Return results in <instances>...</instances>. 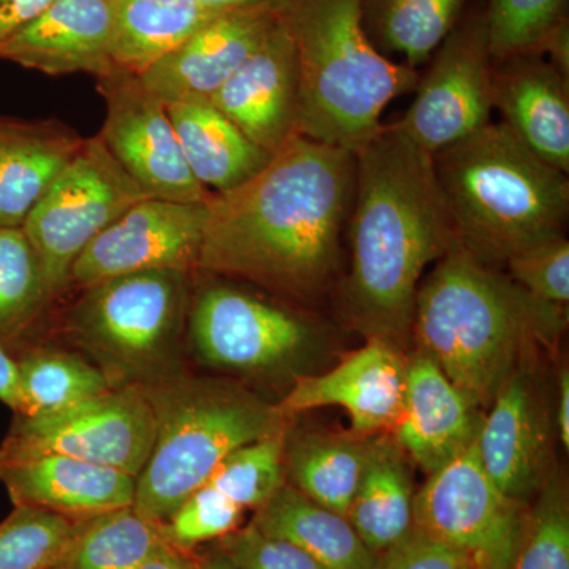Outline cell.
Here are the masks:
<instances>
[{"label": "cell", "mask_w": 569, "mask_h": 569, "mask_svg": "<svg viewBox=\"0 0 569 569\" xmlns=\"http://www.w3.org/2000/svg\"><path fill=\"white\" fill-rule=\"evenodd\" d=\"M505 266L508 276L533 298L568 306L569 242L565 234L512 254Z\"/></svg>", "instance_id": "38"}, {"label": "cell", "mask_w": 569, "mask_h": 569, "mask_svg": "<svg viewBox=\"0 0 569 569\" xmlns=\"http://www.w3.org/2000/svg\"><path fill=\"white\" fill-rule=\"evenodd\" d=\"M433 171L458 244L500 269L512 254L563 236L569 179L535 156L503 122L433 153Z\"/></svg>", "instance_id": "4"}, {"label": "cell", "mask_w": 569, "mask_h": 569, "mask_svg": "<svg viewBox=\"0 0 569 569\" xmlns=\"http://www.w3.org/2000/svg\"><path fill=\"white\" fill-rule=\"evenodd\" d=\"M203 563H198L183 556L182 549L174 548V546L164 542L162 548L156 550L144 563H141L137 569H201Z\"/></svg>", "instance_id": "44"}, {"label": "cell", "mask_w": 569, "mask_h": 569, "mask_svg": "<svg viewBox=\"0 0 569 569\" xmlns=\"http://www.w3.org/2000/svg\"><path fill=\"white\" fill-rule=\"evenodd\" d=\"M111 0H52L0 51V59L51 77L116 69L110 54Z\"/></svg>", "instance_id": "21"}, {"label": "cell", "mask_w": 569, "mask_h": 569, "mask_svg": "<svg viewBox=\"0 0 569 569\" xmlns=\"http://www.w3.org/2000/svg\"><path fill=\"white\" fill-rule=\"evenodd\" d=\"M250 523L291 542L325 569H372L377 561L347 516L321 507L290 485L258 508Z\"/></svg>", "instance_id": "25"}, {"label": "cell", "mask_w": 569, "mask_h": 569, "mask_svg": "<svg viewBox=\"0 0 569 569\" xmlns=\"http://www.w3.org/2000/svg\"><path fill=\"white\" fill-rule=\"evenodd\" d=\"M356 156L295 134L263 170L208 203L198 268L310 302L342 263Z\"/></svg>", "instance_id": "1"}, {"label": "cell", "mask_w": 569, "mask_h": 569, "mask_svg": "<svg viewBox=\"0 0 569 569\" xmlns=\"http://www.w3.org/2000/svg\"><path fill=\"white\" fill-rule=\"evenodd\" d=\"M208 203L144 198L86 247L70 280L82 288L132 272L198 266Z\"/></svg>", "instance_id": "13"}, {"label": "cell", "mask_w": 569, "mask_h": 569, "mask_svg": "<svg viewBox=\"0 0 569 569\" xmlns=\"http://www.w3.org/2000/svg\"><path fill=\"white\" fill-rule=\"evenodd\" d=\"M144 198L102 138L84 140L21 227L39 261L43 295L59 293L86 247Z\"/></svg>", "instance_id": "7"}, {"label": "cell", "mask_w": 569, "mask_h": 569, "mask_svg": "<svg viewBox=\"0 0 569 569\" xmlns=\"http://www.w3.org/2000/svg\"><path fill=\"white\" fill-rule=\"evenodd\" d=\"M283 9L224 11L140 74L142 84L164 103L209 99L264 43Z\"/></svg>", "instance_id": "18"}, {"label": "cell", "mask_w": 569, "mask_h": 569, "mask_svg": "<svg viewBox=\"0 0 569 569\" xmlns=\"http://www.w3.org/2000/svg\"><path fill=\"white\" fill-rule=\"evenodd\" d=\"M282 433L236 449L204 485L242 509L263 507L284 485Z\"/></svg>", "instance_id": "35"}, {"label": "cell", "mask_w": 569, "mask_h": 569, "mask_svg": "<svg viewBox=\"0 0 569 569\" xmlns=\"http://www.w3.org/2000/svg\"><path fill=\"white\" fill-rule=\"evenodd\" d=\"M413 498L406 452L395 437L378 433L347 515L370 552L378 557L410 533Z\"/></svg>", "instance_id": "27"}, {"label": "cell", "mask_w": 569, "mask_h": 569, "mask_svg": "<svg viewBox=\"0 0 569 569\" xmlns=\"http://www.w3.org/2000/svg\"><path fill=\"white\" fill-rule=\"evenodd\" d=\"M99 92L107 107L99 137L146 197L178 203L211 200L213 193L183 159L167 103L140 77L114 69L99 78Z\"/></svg>", "instance_id": "11"}, {"label": "cell", "mask_w": 569, "mask_h": 569, "mask_svg": "<svg viewBox=\"0 0 569 569\" xmlns=\"http://www.w3.org/2000/svg\"><path fill=\"white\" fill-rule=\"evenodd\" d=\"M356 156L343 280L348 320L367 337L403 351L427 266L458 247L433 171L432 153L396 123L383 126Z\"/></svg>", "instance_id": "2"}, {"label": "cell", "mask_w": 569, "mask_h": 569, "mask_svg": "<svg viewBox=\"0 0 569 569\" xmlns=\"http://www.w3.org/2000/svg\"><path fill=\"white\" fill-rule=\"evenodd\" d=\"M20 369V407L24 418L47 417L110 391L107 377L80 359L37 355Z\"/></svg>", "instance_id": "31"}, {"label": "cell", "mask_w": 569, "mask_h": 569, "mask_svg": "<svg viewBox=\"0 0 569 569\" xmlns=\"http://www.w3.org/2000/svg\"><path fill=\"white\" fill-rule=\"evenodd\" d=\"M542 56L561 74L569 78V20L561 21L553 32L550 33L548 41H546L545 48H542Z\"/></svg>", "instance_id": "42"}, {"label": "cell", "mask_w": 569, "mask_h": 569, "mask_svg": "<svg viewBox=\"0 0 569 569\" xmlns=\"http://www.w3.org/2000/svg\"><path fill=\"white\" fill-rule=\"evenodd\" d=\"M482 418L440 367L415 351L407 358L402 411L391 436L429 477L477 440Z\"/></svg>", "instance_id": "19"}, {"label": "cell", "mask_w": 569, "mask_h": 569, "mask_svg": "<svg viewBox=\"0 0 569 569\" xmlns=\"http://www.w3.org/2000/svg\"><path fill=\"white\" fill-rule=\"evenodd\" d=\"M299 71L298 134L358 152L397 97L417 89L418 70L377 50L362 0H287Z\"/></svg>", "instance_id": "5"}, {"label": "cell", "mask_w": 569, "mask_h": 569, "mask_svg": "<svg viewBox=\"0 0 569 569\" xmlns=\"http://www.w3.org/2000/svg\"><path fill=\"white\" fill-rule=\"evenodd\" d=\"M157 419L137 388L107 391L47 417L22 418L0 449V462L63 456L137 478L151 456Z\"/></svg>", "instance_id": "8"}, {"label": "cell", "mask_w": 569, "mask_h": 569, "mask_svg": "<svg viewBox=\"0 0 569 569\" xmlns=\"http://www.w3.org/2000/svg\"><path fill=\"white\" fill-rule=\"evenodd\" d=\"M201 569H238L228 560V557L222 553V556L212 557L208 561H204L203 567Z\"/></svg>", "instance_id": "47"}, {"label": "cell", "mask_w": 569, "mask_h": 569, "mask_svg": "<svg viewBox=\"0 0 569 569\" xmlns=\"http://www.w3.org/2000/svg\"><path fill=\"white\" fill-rule=\"evenodd\" d=\"M222 13L194 0H111V61L140 77Z\"/></svg>", "instance_id": "26"}, {"label": "cell", "mask_w": 569, "mask_h": 569, "mask_svg": "<svg viewBox=\"0 0 569 569\" xmlns=\"http://www.w3.org/2000/svg\"><path fill=\"white\" fill-rule=\"evenodd\" d=\"M186 271L153 269L86 288L78 320L104 350L126 359L156 353L173 329Z\"/></svg>", "instance_id": "16"}, {"label": "cell", "mask_w": 569, "mask_h": 569, "mask_svg": "<svg viewBox=\"0 0 569 569\" xmlns=\"http://www.w3.org/2000/svg\"><path fill=\"white\" fill-rule=\"evenodd\" d=\"M157 429L133 509L162 523L236 449L282 433L274 407L231 389L189 387L151 400Z\"/></svg>", "instance_id": "6"}, {"label": "cell", "mask_w": 569, "mask_h": 569, "mask_svg": "<svg viewBox=\"0 0 569 569\" xmlns=\"http://www.w3.org/2000/svg\"><path fill=\"white\" fill-rule=\"evenodd\" d=\"M0 479L17 507L93 518L133 507L137 478L116 468L63 456L0 462Z\"/></svg>", "instance_id": "22"}, {"label": "cell", "mask_w": 569, "mask_h": 569, "mask_svg": "<svg viewBox=\"0 0 569 569\" xmlns=\"http://www.w3.org/2000/svg\"><path fill=\"white\" fill-rule=\"evenodd\" d=\"M194 2L211 9L228 11L250 9V7H284L287 0H194Z\"/></svg>", "instance_id": "46"}, {"label": "cell", "mask_w": 569, "mask_h": 569, "mask_svg": "<svg viewBox=\"0 0 569 569\" xmlns=\"http://www.w3.org/2000/svg\"><path fill=\"white\" fill-rule=\"evenodd\" d=\"M82 142L62 123L0 118V227H22Z\"/></svg>", "instance_id": "23"}, {"label": "cell", "mask_w": 569, "mask_h": 569, "mask_svg": "<svg viewBox=\"0 0 569 569\" xmlns=\"http://www.w3.org/2000/svg\"><path fill=\"white\" fill-rule=\"evenodd\" d=\"M41 295L39 261L24 231L0 227V326L20 320Z\"/></svg>", "instance_id": "37"}, {"label": "cell", "mask_w": 569, "mask_h": 569, "mask_svg": "<svg viewBox=\"0 0 569 569\" xmlns=\"http://www.w3.org/2000/svg\"><path fill=\"white\" fill-rule=\"evenodd\" d=\"M527 507L493 485L473 443L415 492L413 527L466 553L475 569H508Z\"/></svg>", "instance_id": "10"}, {"label": "cell", "mask_w": 569, "mask_h": 569, "mask_svg": "<svg viewBox=\"0 0 569 569\" xmlns=\"http://www.w3.org/2000/svg\"><path fill=\"white\" fill-rule=\"evenodd\" d=\"M475 569V568H473Z\"/></svg>", "instance_id": "48"}, {"label": "cell", "mask_w": 569, "mask_h": 569, "mask_svg": "<svg viewBox=\"0 0 569 569\" xmlns=\"http://www.w3.org/2000/svg\"><path fill=\"white\" fill-rule=\"evenodd\" d=\"M208 100L271 156L298 134V58L284 10L264 43Z\"/></svg>", "instance_id": "17"}, {"label": "cell", "mask_w": 569, "mask_h": 569, "mask_svg": "<svg viewBox=\"0 0 569 569\" xmlns=\"http://www.w3.org/2000/svg\"><path fill=\"white\" fill-rule=\"evenodd\" d=\"M419 77L417 97L397 129L436 153L488 126L493 111V61L485 2L468 6Z\"/></svg>", "instance_id": "9"}, {"label": "cell", "mask_w": 569, "mask_h": 569, "mask_svg": "<svg viewBox=\"0 0 569 569\" xmlns=\"http://www.w3.org/2000/svg\"><path fill=\"white\" fill-rule=\"evenodd\" d=\"M565 321L563 307L533 298L458 246L419 284L411 337L481 410L526 366L527 355L553 346Z\"/></svg>", "instance_id": "3"}, {"label": "cell", "mask_w": 569, "mask_h": 569, "mask_svg": "<svg viewBox=\"0 0 569 569\" xmlns=\"http://www.w3.org/2000/svg\"><path fill=\"white\" fill-rule=\"evenodd\" d=\"M485 18L493 63L541 54L550 33L568 18V0H486Z\"/></svg>", "instance_id": "34"}, {"label": "cell", "mask_w": 569, "mask_h": 569, "mask_svg": "<svg viewBox=\"0 0 569 569\" xmlns=\"http://www.w3.org/2000/svg\"><path fill=\"white\" fill-rule=\"evenodd\" d=\"M493 110L535 156L569 173V78L542 54L493 63Z\"/></svg>", "instance_id": "20"}, {"label": "cell", "mask_w": 569, "mask_h": 569, "mask_svg": "<svg viewBox=\"0 0 569 569\" xmlns=\"http://www.w3.org/2000/svg\"><path fill=\"white\" fill-rule=\"evenodd\" d=\"M78 529L58 512L17 507L0 523V569H58Z\"/></svg>", "instance_id": "32"}, {"label": "cell", "mask_w": 569, "mask_h": 569, "mask_svg": "<svg viewBox=\"0 0 569 569\" xmlns=\"http://www.w3.org/2000/svg\"><path fill=\"white\" fill-rule=\"evenodd\" d=\"M372 569H473L466 553L418 529L377 557Z\"/></svg>", "instance_id": "40"}, {"label": "cell", "mask_w": 569, "mask_h": 569, "mask_svg": "<svg viewBox=\"0 0 569 569\" xmlns=\"http://www.w3.org/2000/svg\"><path fill=\"white\" fill-rule=\"evenodd\" d=\"M190 329L206 362L239 372L291 365L313 343L312 326L301 317L231 287L201 293Z\"/></svg>", "instance_id": "12"}, {"label": "cell", "mask_w": 569, "mask_h": 569, "mask_svg": "<svg viewBox=\"0 0 569 569\" xmlns=\"http://www.w3.org/2000/svg\"><path fill=\"white\" fill-rule=\"evenodd\" d=\"M244 509L209 485L194 490L162 523L168 545L190 549L201 542L224 538L238 529Z\"/></svg>", "instance_id": "36"}, {"label": "cell", "mask_w": 569, "mask_h": 569, "mask_svg": "<svg viewBox=\"0 0 569 569\" xmlns=\"http://www.w3.org/2000/svg\"><path fill=\"white\" fill-rule=\"evenodd\" d=\"M372 437L351 432H306L283 448L290 486L321 507L347 516L361 482Z\"/></svg>", "instance_id": "28"}, {"label": "cell", "mask_w": 569, "mask_h": 569, "mask_svg": "<svg viewBox=\"0 0 569 569\" xmlns=\"http://www.w3.org/2000/svg\"><path fill=\"white\" fill-rule=\"evenodd\" d=\"M526 367L490 403L475 445L493 485L511 500L529 505L556 471L549 410Z\"/></svg>", "instance_id": "14"}, {"label": "cell", "mask_w": 569, "mask_h": 569, "mask_svg": "<svg viewBox=\"0 0 569 569\" xmlns=\"http://www.w3.org/2000/svg\"><path fill=\"white\" fill-rule=\"evenodd\" d=\"M468 0H362V22L381 54L418 70L456 28Z\"/></svg>", "instance_id": "29"}, {"label": "cell", "mask_w": 569, "mask_h": 569, "mask_svg": "<svg viewBox=\"0 0 569 569\" xmlns=\"http://www.w3.org/2000/svg\"><path fill=\"white\" fill-rule=\"evenodd\" d=\"M167 111L183 159L211 193L236 189L271 160L208 99L167 103Z\"/></svg>", "instance_id": "24"}, {"label": "cell", "mask_w": 569, "mask_h": 569, "mask_svg": "<svg viewBox=\"0 0 569 569\" xmlns=\"http://www.w3.org/2000/svg\"><path fill=\"white\" fill-rule=\"evenodd\" d=\"M51 2L52 0H0V51Z\"/></svg>", "instance_id": "41"}, {"label": "cell", "mask_w": 569, "mask_h": 569, "mask_svg": "<svg viewBox=\"0 0 569 569\" xmlns=\"http://www.w3.org/2000/svg\"><path fill=\"white\" fill-rule=\"evenodd\" d=\"M527 507L508 569H569L568 490L553 475Z\"/></svg>", "instance_id": "33"}, {"label": "cell", "mask_w": 569, "mask_h": 569, "mask_svg": "<svg viewBox=\"0 0 569 569\" xmlns=\"http://www.w3.org/2000/svg\"><path fill=\"white\" fill-rule=\"evenodd\" d=\"M559 397H557V432L561 447L569 449V372L567 367L560 370Z\"/></svg>", "instance_id": "45"}, {"label": "cell", "mask_w": 569, "mask_h": 569, "mask_svg": "<svg viewBox=\"0 0 569 569\" xmlns=\"http://www.w3.org/2000/svg\"><path fill=\"white\" fill-rule=\"evenodd\" d=\"M164 542L160 523L133 507L112 509L80 523L58 569H137Z\"/></svg>", "instance_id": "30"}, {"label": "cell", "mask_w": 569, "mask_h": 569, "mask_svg": "<svg viewBox=\"0 0 569 569\" xmlns=\"http://www.w3.org/2000/svg\"><path fill=\"white\" fill-rule=\"evenodd\" d=\"M223 553L238 569H325L291 542L266 535L252 523L223 538Z\"/></svg>", "instance_id": "39"}, {"label": "cell", "mask_w": 569, "mask_h": 569, "mask_svg": "<svg viewBox=\"0 0 569 569\" xmlns=\"http://www.w3.org/2000/svg\"><path fill=\"white\" fill-rule=\"evenodd\" d=\"M406 366L399 348L367 340L335 369L296 378L276 411L287 419L317 408L340 407L351 419V432L358 436L392 432L402 411Z\"/></svg>", "instance_id": "15"}, {"label": "cell", "mask_w": 569, "mask_h": 569, "mask_svg": "<svg viewBox=\"0 0 569 569\" xmlns=\"http://www.w3.org/2000/svg\"><path fill=\"white\" fill-rule=\"evenodd\" d=\"M0 400L18 410L20 407V369L0 347Z\"/></svg>", "instance_id": "43"}]
</instances>
